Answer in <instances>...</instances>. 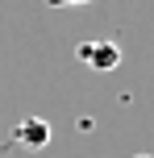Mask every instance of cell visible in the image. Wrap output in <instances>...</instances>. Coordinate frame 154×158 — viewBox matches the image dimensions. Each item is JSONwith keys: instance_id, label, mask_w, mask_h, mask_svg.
<instances>
[{"instance_id": "4", "label": "cell", "mask_w": 154, "mask_h": 158, "mask_svg": "<svg viewBox=\"0 0 154 158\" xmlns=\"http://www.w3.org/2000/svg\"><path fill=\"white\" fill-rule=\"evenodd\" d=\"M138 158H150V154H138Z\"/></svg>"}, {"instance_id": "1", "label": "cell", "mask_w": 154, "mask_h": 158, "mask_svg": "<svg viewBox=\"0 0 154 158\" xmlns=\"http://www.w3.org/2000/svg\"><path fill=\"white\" fill-rule=\"evenodd\" d=\"M75 58L96 67V71H113L121 63V50H117V42H79L75 46Z\"/></svg>"}, {"instance_id": "2", "label": "cell", "mask_w": 154, "mask_h": 158, "mask_svg": "<svg viewBox=\"0 0 154 158\" xmlns=\"http://www.w3.org/2000/svg\"><path fill=\"white\" fill-rule=\"evenodd\" d=\"M50 133H54V129H50V121H42V117H29V121H21V125H17V142L21 146H29V150H46L50 146Z\"/></svg>"}, {"instance_id": "3", "label": "cell", "mask_w": 154, "mask_h": 158, "mask_svg": "<svg viewBox=\"0 0 154 158\" xmlns=\"http://www.w3.org/2000/svg\"><path fill=\"white\" fill-rule=\"evenodd\" d=\"M50 8H71V4H92V0H46Z\"/></svg>"}]
</instances>
